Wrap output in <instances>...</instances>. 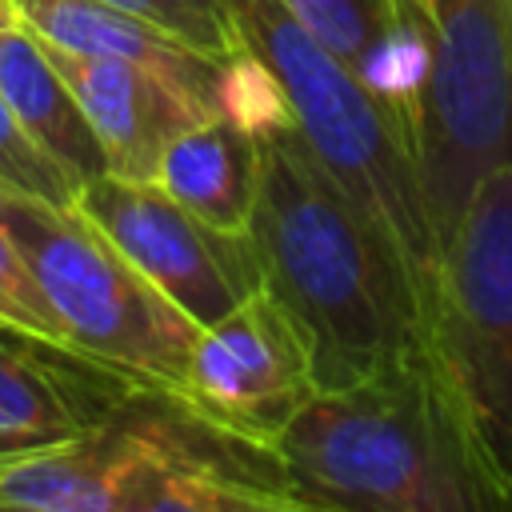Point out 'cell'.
<instances>
[{
    "instance_id": "cell-12",
    "label": "cell",
    "mask_w": 512,
    "mask_h": 512,
    "mask_svg": "<svg viewBox=\"0 0 512 512\" xmlns=\"http://www.w3.org/2000/svg\"><path fill=\"white\" fill-rule=\"evenodd\" d=\"M316 40H324L384 104L412 148L420 92V32L404 0H280Z\"/></svg>"
},
{
    "instance_id": "cell-13",
    "label": "cell",
    "mask_w": 512,
    "mask_h": 512,
    "mask_svg": "<svg viewBox=\"0 0 512 512\" xmlns=\"http://www.w3.org/2000/svg\"><path fill=\"white\" fill-rule=\"evenodd\" d=\"M156 184L204 224L248 232L260 188V132L224 112L208 116L164 144Z\"/></svg>"
},
{
    "instance_id": "cell-10",
    "label": "cell",
    "mask_w": 512,
    "mask_h": 512,
    "mask_svg": "<svg viewBox=\"0 0 512 512\" xmlns=\"http://www.w3.org/2000/svg\"><path fill=\"white\" fill-rule=\"evenodd\" d=\"M60 76L68 80L72 96L80 100L104 160L112 176L124 180H156V164L164 144L208 120L220 116L192 92L168 84L164 76L128 64V60H108V56H80L44 44Z\"/></svg>"
},
{
    "instance_id": "cell-11",
    "label": "cell",
    "mask_w": 512,
    "mask_h": 512,
    "mask_svg": "<svg viewBox=\"0 0 512 512\" xmlns=\"http://www.w3.org/2000/svg\"><path fill=\"white\" fill-rule=\"evenodd\" d=\"M132 396L104 428L88 436L0 456V508L132 512L136 456H140Z\"/></svg>"
},
{
    "instance_id": "cell-14",
    "label": "cell",
    "mask_w": 512,
    "mask_h": 512,
    "mask_svg": "<svg viewBox=\"0 0 512 512\" xmlns=\"http://www.w3.org/2000/svg\"><path fill=\"white\" fill-rule=\"evenodd\" d=\"M0 92L8 108L16 112L20 128L76 180H92L108 172L104 148L72 96L68 80L52 64L44 40L28 32L24 24H12L0 32Z\"/></svg>"
},
{
    "instance_id": "cell-17",
    "label": "cell",
    "mask_w": 512,
    "mask_h": 512,
    "mask_svg": "<svg viewBox=\"0 0 512 512\" xmlns=\"http://www.w3.org/2000/svg\"><path fill=\"white\" fill-rule=\"evenodd\" d=\"M0 320H12V324H24V328H32L40 336L64 340L52 308L44 304V296H40V288H36V280H32L20 248L4 232V224H0Z\"/></svg>"
},
{
    "instance_id": "cell-16",
    "label": "cell",
    "mask_w": 512,
    "mask_h": 512,
    "mask_svg": "<svg viewBox=\"0 0 512 512\" xmlns=\"http://www.w3.org/2000/svg\"><path fill=\"white\" fill-rule=\"evenodd\" d=\"M0 184L32 192V196H48L56 204H72L76 200V180L20 128L16 112L8 108L4 92H0Z\"/></svg>"
},
{
    "instance_id": "cell-4",
    "label": "cell",
    "mask_w": 512,
    "mask_h": 512,
    "mask_svg": "<svg viewBox=\"0 0 512 512\" xmlns=\"http://www.w3.org/2000/svg\"><path fill=\"white\" fill-rule=\"evenodd\" d=\"M0 224L64 340L140 388L180 392L200 324L172 304L76 204L0 184Z\"/></svg>"
},
{
    "instance_id": "cell-15",
    "label": "cell",
    "mask_w": 512,
    "mask_h": 512,
    "mask_svg": "<svg viewBox=\"0 0 512 512\" xmlns=\"http://www.w3.org/2000/svg\"><path fill=\"white\" fill-rule=\"evenodd\" d=\"M104 4L168 32L172 40L188 44L200 56H212L224 64L244 56V40L236 32L228 0H104Z\"/></svg>"
},
{
    "instance_id": "cell-3",
    "label": "cell",
    "mask_w": 512,
    "mask_h": 512,
    "mask_svg": "<svg viewBox=\"0 0 512 512\" xmlns=\"http://www.w3.org/2000/svg\"><path fill=\"white\" fill-rule=\"evenodd\" d=\"M236 32L280 88L308 152L404 252L420 296L436 272V232L412 148L372 88L280 0H228Z\"/></svg>"
},
{
    "instance_id": "cell-5",
    "label": "cell",
    "mask_w": 512,
    "mask_h": 512,
    "mask_svg": "<svg viewBox=\"0 0 512 512\" xmlns=\"http://www.w3.org/2000/svg\"><path fill=\"white\" fill-rule=\"evenodd\" d=\"M424 348L488 488L512 508V160L476 188L440 244Z\"/></svg>"
},
{
    "instance_id": "cell-2",
    "label": "cell",
    "mask_w": 512,
    "mask_h": 512,
    "mask_svg": "<svg viewBox=\"0 0 512 512\" xmlns=\"http://www.w3.org/2000/svg\"><path fill=\"white\" fill-rule=\"evenodd\" d=\"M272 448L304 508H500L428 348H416L356 384L316 392Z\"/></svg>"
},
{
    "instance_id": "cell-18",
    "label": "cell",
    "mask_w": 512,
    "mask_h": 512,
    "mask_svg": "<svg viewBox=\"0 0 512 512\" xmlns=\"http://www.w3.org/2000/svg\"><path fill=\"white\" fill-rule=\"evenodd\" d=\"M20 24V12H16V0H0V32Z\"/></svg>"
},
{
    "instance_id": "cell-8",
    "label": "cell",
    "mask_w": 512,
    "mask_h": 512,
    "mask_svg": "<svg viewBox=\"0 0 512 512\" xmlns=\"http://www.w3.org/2000/svg\"><path fill=\"white\" fill-rule=\"evenodd\" d=\"M316 392L308 340L264 284L200 328L176 400L200 420L272 448Z\"/></svg>"
},
{
    "instance_id": "cell-7",
    "label": "cell",
    "mask_w": 512,
    "mask_h": 512,
    "mask_svg": "<svg viewBox=\"0 0 512 512\" xmlns=\"http://www.w3.org/2000/svg\"><path fill=\"white\" fill-rule=\"evenodd\" d=\"M72 204L200 328L264 288L252 232H220L204 224L156 180L100 172L76 188Z\"/></svg>"
},
{
    "instance_id": "cell-9",
    "label": "cell",
    "mask_w": 512,
    "mask_h": 512,
    "mask_svg": "<svg viewBox=\"0 0 512 512\" xmlns=\"http://www.w3.org/2000/svg\"><path fill=\"white\" fill-rule=\"evenodd\" d=\"M140 384L80 348L0 320V456L104 428Z\"/></svg>"
},
{
    "instance_id": "cell-6",
    "label": "cell",
    "mask_w": 512,
    "mask_h": 512,
    "mask_svg": "<svg viewBox=\"0 0 512 512\" xmlns=\"http://www.w3.org/2000/svg\"><path fill=\"white\" fill-rule=\"evenodd\" d=\"M420 32L412 160L436 244L512 160V0H404Z\"/></svg>"
},
{
    "instance_id": "cell-1",
    "label": "cell",
    "mask_w": 512,
    "mask_h": 512,
    "mask_svg": "<svg viewBox=\"0 0 512 512\" xmlns=\"http://www.w3.org/2000/svg\"><path fill=\"white\" fill-rule=\"evenodd\" d=\"M248 232L268 292L308 340L320 392L424 348V296L404 252L308 152L292 120L260 132Z\"/></svg>"
}]
</instances>
